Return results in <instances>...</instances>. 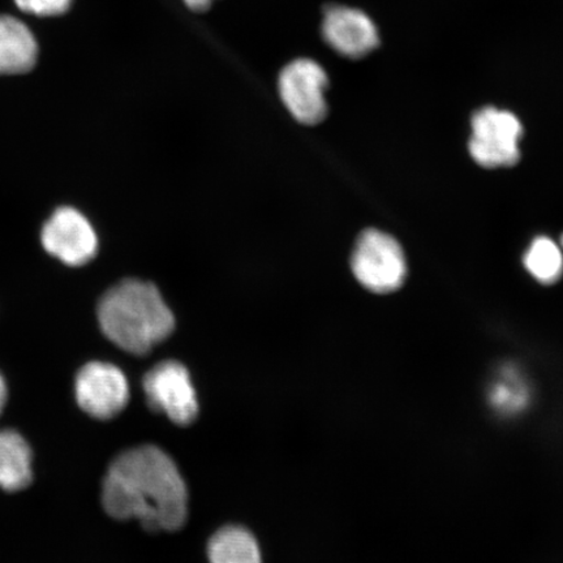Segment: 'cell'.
<instances>
[{"label": "cell", "instance_id": "3", "mask_svg": "<svg viewBox=\"0 0 563 563\" xmlns=\"http://www.w3.org/2000/svg\"><path fill=\"white\" fill-rule=\"evenodd\" d=\"M473 396L478 417L503 432L532 426L548 405L544 375L517 358L489 365L476 377Z\"/></svg>", "mask_w": 563, "mask_h": 563}, {"label": "cell", "instance_id": "14", "mask_svg": "<svg viewBox=\"0 0 563 563\" xmlns=\"http://www.w3.org/2000/svg\"><path fill=\"white\" fill-rule=\"evenodd\" d=\"M528 273L543 285H553L563 274L561 246L547 236H539L531 243L523 257Z\"/></svg>", "mask_w": 563, "mask_h": 563}, {"label": "cell", "instance_id": "18", "mask_svg": "<svg viewBox=\"0 0 563 563\" xmlns=\"http://www.w3.org/2000/svg\"><path fill=\"white\" fill-rule=\"evenodd\" d=\"M561 246H562V249H563V235H562V238H561Z\"/></svg>", "mask_w": 563, "mask_h": 563}, {"label": "cell", "instance_id": "17", "mask_svg": "<svg viewBox=\"0 0 563 563\" xmlns=\"http://www.w3.org/2000/svg\"><path fill=\"white\" fill-rule=\"evenodd\" d=\"M7 402V385L2 375H0V413H2L3 408Z\"/></svg>", "mask_w": 563, "mask_h": 563}, {"label": "cell", "instance_id": "7", "mask_svg": "<svg viewBox=\"0 0 563 563\" xmlns=\"http://www.w3.org/2000/svg\"><path fill=\"white\" fill-rule=\"evenodd\" d=\"M143 386L151 408L167 415L175 424H191L199 415L191 376L181 363L167 361L157 364L146 373Z\"/></svg>", "mask_w": 563, "mask_h": 563}, {"label": "cell", "instance_id": "13", "mask_svg": "<svg viewBox=\"0 0 563 563\" xmlns=\"http://www.w3.org/2000/svg\"><path fill=\"white\" fill-rule=\"evenodd\" d=\"M208 558L210 563H263L256 539L238 526L216 532L209 541Z\"/></svg>", "mask_w": 563, "mask_h": 563}, {"label": "cell", "instance_id": "12", "mask_svg": "<svg viewBox=\"0 0 563 563\" xmlns=\"http://www.w3.org/2000/svg\"><path fill=\"white\" fill-rule=\"evenodd\" d=\"M33 454L31 446L16 431H0V488L23 490L32 483Z\"/></svg>", "mask_w": 563, "mask_h": 563}, {"label": "cell", "instance_id": "1", "mask_svg": "<svg viewBox=\"0 0 563 563\" xmlns=\"http://www.w3.org/2000/svg\"><path fill=\"white\" fill-rule=\"evenodd\" d=\"M102 504L112 518H136L147 532L176 531L186 523L188 493L170 456L156 446H141L112 462Z\"/></svg>", "mask_w": 563, "mask_h": 563}, {"label": "cell", "instance_id": "9", "mask_svg": "<svg viewBox=\"0 0 563 563\" xmlns=\"http://www.w3.org/2000/svg\"><path fill=\"white\" fill-rule=\"evenodd\" d=\"M77 404L89 417L100 420L115 418L130 399V386L124 373L115 365L91 362L77 373Z\"/></svg>", "mask_w": 563, "mask_h": 563}, {"label": "cell", "instance_id": "5", "mask_svg": "<svg viewBox=\"0 0 563 563\" xmlns=\"http://www.w3.org/2000/svg\"><path fill=\"white\" fill-rule=\"evenodd\" d=\"M468 151L485 168L511 167L520 159L523 125L510 111L484 108L471 121Z\"/></svg>", "mask_w": 563, "mask_h": 563}, {"label": "cell", "instance_id": "2", "mask_svg": "<svg viewBox=\"0 0 563 563\" xmlns=\"http://www.w3.org/2000/svg\"><path fill=\"white\" fill-rule=\"evenodd\" d=\"M102 332L118 347L145 355L170 336L175 328L172 309L150 282L126 279L110 288L97 309Z\"/></svg>", "mask_w": 563, "mask_h": 563}, {"label": "cell", "instance_id": "15", "mask_svg": "<svg viewBox=\"0 0 563 563\" xmlns=\"http://www.w3.org/2000/svg\"><path fill=\"white\" fill-rule=\"evenodd\" d=\"M19 9L35 16H58L69 10L73 0H15Z\"/></svg>", "mask_w": 563, "mask_h": 563}, {"label": "cell", "instance_id": "11", "mask_svg": "<svg viewBox=\"0 0 563 563\" xmlns=\"http://www.w3.org/2000/svg\"><path fill=\"white\" fill-rule=\"evenodd\" d=\"M37 56V41L30 27L15 18L0 16V75L30 73Z\"/></svg>", "mask_w": 563, "mask_h": 563}, {"label": "cell", "instance_id": "16", "mask_svg": "<svg viewBox=\"0 0 563 563\" xmlns=\"http://www.w3.org/2000/svg\"><path fill=\"white\" fill-rule=\"evenodd\" d=\"M183 2H185L189 9L196 12H202L209 9L213 0H183Z\"/></svg>", "mask_w": 563, "mask_h": 563}, {"label": "cell", "instance_id": "4", "mask_svg": "<svg viewBox=\"0 0 563 563\" xmlns=\"http://www.w3.org/2000/svg\"><path fill=\"white\" fill-rule=\"evenodd\" d=\"M351 267L358 284L375 294L397 291L407 276L402 246L391 235L375 229L358 236Z\"/></svg>", "mask_w": 563, "mask_h": 563}, {"label": "cell", "instance_id": "8", "mask_svg": "<svg viewBox=\"0 0 563 563\" xmlns=\"http://www.w3.org/2000/svg\"><path fill=\"white\" fill-rule=\"evenodd\" d=\"M41 243L48 255L68 266H82L97 255L98 238L88 218L79 210L62 207L45 222Z\"/></svg>", "mask_w": 563, "mask_h": 563}, {"label": "cell", "instance_id": "6", "mask_svg": "<svg viewBox=\"0 0 563 563\" xmlns=\"http://www.w3.org/2000/svg\"><path fill=\"white\" fill-rule=\"evenodd\" d=\"M328 86L325 69L311 59L294 60L279 75L282 101L299 123L307 125L319 124L327 118Z\"/></svg>", "mask_w": 563, "mask_h": 563}, {"label": "cell", "instance_id": "10", "mask_svg": "<svg viewBox=\"0 0 563 563\" xmlns=\"http://www.w3.org/2000/svg\"><path fill=\"white\" fill-rule=\"evenodd\" d=\"M322 35L336 53L351 59L363 58L379 45L375 23L361 10L330 5L323 12Z\"/></svg>", "mask_w": 563, "mask_h": 563}]
</instances>
